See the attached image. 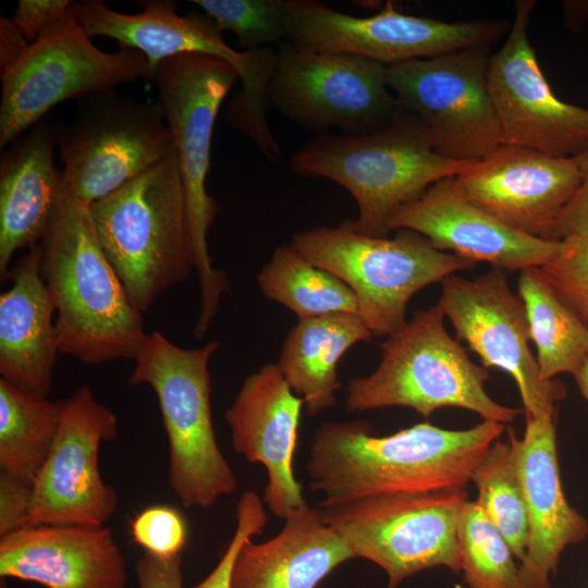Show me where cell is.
<instances>
[{"label": "cell", "instance_id": "6da1fadb", "mask_svg": "<svg viewBox=\"0 0 588 588\" xmlns=\"http://www.w3.org/2000/svg\"><path fill=\"white\" fill-rule=\"evenodd\" d=\"M505 425L450 430L428 421L375 436L366 420L327 421L315 431L306 471L318 506L369 497L464 489Z\"/></svg>", "mask_w": 588, "mask_h": 588}, {"label": "cell", "instance_id": "7a4b0ae2", "mask_svg": "<svg viewBox=\"0 0 588 588\" xmlns=\"http://www.w3.org/2000/svg\"><path fill=\"white\" fill-rule=\"evenodd\" d=\"M40 244L60 353L87 365L135 359L148 334L99 243L89 205L59 189Z\"/></svg>", "mask_w": 588, "mask_h": 588}, {"label": "cell", "instance_id": "3957f363", "mask_svg": "<svg viewBox=\"0 0 588 588\" xmlns=\"http://www.w3.org/2000/svg\"><path fill=\"white\" fill-rule=\"evenodd\" d=\"M473 162L436 152L420 121L401 108L388 125L372 133L318 134L292 155L289 166L301 176L331 180L352 195L358 206L357 219L345 220L352 230L388 237L389 220L397 209Z\"/></svg>", "mask_w": 588, "mask_h": 588}, {"label": "cell", "instance_id": "277c9868", "mask_svg": "<svg viewBox=\"0 0 588 588\" xmlns=\"http://www.w3.org/2000/svg\"><path fill=\"white\" fill-rule=\"evenodd\" d=\"M99 243L140 313L195 270L174 145L157 164L89 205Z\"/></svg>", "mask_w": 588, "mask_h": 588}, {"label": "cell", "instance_id": "5b68a950", "mask_svg": "<svg viewBox=\"0 0 588 588\" xmlns=\"http://www.w3.org/2000/svg\"><path fill=\"white\" fill-rule=\"evenodd\" d=\"M444 314L434 305L417 309L381 343L376 370L347 383L346 409L391 406L428 417L444 407L464 408L483 420L512 422L523 411L499 404L486 391L488 368L476 365L449 334Z\"/></svg>", "mask_w": 588, "mask_h": 588}, {"label": "cell", "instance_id": "8992f818", "mask_svg": "<svg viewBox=\"0 0 588 588\" xmlns=\"http://www.w3.org/2000/svg\"><path fill=\"white\" fill-rule=\"evenodd\" d=\"M238 78L229 62L208 54L182 53L159 61L148 81L157 87V102L174 145L182 177L194 249L201 307L194 332L204 336L230 284L212 267L207 234L219 206L206 191L210 147L219 109Z\"/></svg>", "mask_w": 588, "mask_h": 588}, {"label": "cell", "instance_id": "52a82bcc", "mask_svg": "<svg viewBox=\"0 0 588 588\" xmlns=\"http://www.w3.org/2000/svg\"><path fill=\"white\" fill-rule=\"evenodd\" d=\"M218 341L183 348L159 331L148 334L128 378L157 395L169 446V485L184 507L208 509L237 488L211 414L209 360Z\"/></svg>", "mask_w": 588, "mask_h": 588}, {"label": "cell", "instance_id": "ba28073f", "mask_svg": "<svg viewBox=\"0 0 588 588\" xmlns=\"http://www.w3.org/2000/svg\"><path fill=\"white\" fill-rule=\"evenodd\" d=\"M393 237L319 225L295 233L291 245L316 266L345 282L372 336H388L405 322L406 307L421 289L476 262L433 247L424 235L399 229Z\"/></svg>", "mask_w": 588, "mask_h": 588}, {"label": "cell", "instance_id": "9c48e42d", "mask_svg": "<svg viewBox=\"0 0 588 588\" xmlns=\"http://www.w3.org/2000/svg\"><path fill=\"white\" fill-rule=\"evenodd\" d=\"M143 11L125 14L110 9L101 0H81L71 11L86 34L93 38L114 39L120 48L140 51L150 69L159 61L182 53H201L232 64L242 81V89L229 103L225 118L230 125L256 145L269 143L273 134L267 112L269 86L275 61L272 47L237 51L223 39V32L207 14L176 13L177 2L148 0L138 2Z\"/></svg>", "mask_w": 588, "mask_h": 588}, {"label": "cell", "instance_id": "30bf717a", "mask_svg": "<svg viewBox=\"0 0 588 588\" xmlns=\"http://www.w3.org/2000/svg\"><path fill=\"white\" fill-rule=\"evenodd\" d=\"M0 77L3 149L62 101L148 81L149 65L135 49L120 48L113 53L98 49L70 8Z\"/></svg>", "mask_w": 588, "mask_h": 588}, {"label": "cell", "instance_id": "8fae6325", "mask_svg": "<svg viewBox=\"0 0 588 588\" xmlns=\"http://www.w3.org/2000/svg\"><path fill=\"white\" fill-rule=\"evenodd\" d=\"M464 489L369 497L353 502L315 505L323 520L356 558L373 562L388 575V587L431 567L461 572L456 542Z\"/></svg>", "mask_w": 588, "mask_h": 588}, {"label": "cell", "instance_id": "7c38bea8", "mask_svg": "<svg viewBox=\"0 0 588 588\" xmlns=\"http://www.w3.org/2000/svg\"><path fill=\"white\" fill-rule=\"evenodd\" d=\"M73 121L58 132L63 169L59 189L90 205L161 161L173 148L158 102L114 89L78 99Z\"/></svg>", "mask_w": 588, "mask_h": 588}, {"label": "cell", "instance_id": "4fadbf2b", "mask_svg": "<svg viewBox=\"0 0 588 588\" xmlns=\"http://www.w3.org/2000/svg\"><path fill=\"white\" fill-rule=\"evenodd\" d=\"M271 106L299 126L363 135L388 125L401 110L385 65L354 54L282 42L269 86Z\"/></svg>", "mask_w": 588, "mask_h": 588}, {"label": "cell", "instance_id": "5bb4252c", "mask_svg": "<svg viewBox=\"0 0 588 588\" xmlns=\"http://www.w3.org/2000/svg\"><path fill=\"white\" fill-rule=\"evenodd\" d=\"M489 59V47H478L385 66L397 105L420 121L444 158L475 161L501 145L487 86Z\"/></svg>", "mask_w": 588, "mask_h": 588}, {"label": "cell", "instance_id": "9a60e30c", "mask_svg": "<svg viewBox=\"0 0 588 588\" xmlns=\"http://www.w3.org/2000/svg\"><path fill=\"white\" fill-rule=\"evenodd\" d=\"M506 28L502 20L445 22L405 14L391 2L371 16L357 17L316 0H285L284 41L385 66L490 47Z\"/></svg>", "mask_w": 588, "mask_h": 588}, {"label": "cell", "instance_id": "2e32d148", "mask_svg": "<svg viewBox=\"0 0 588 588\" xmlns=\"http://www.w3.org/2000/svg\"><path fill=\"white\" fill-rule=\"evenodd\" d=\"M438 305L456 340L476 353L483 367L499 368L515 381L525 418L555 417L564 384L541 376L529 342L525 306L510 289L504 270L491 267L474 279L451 274L441 282Z\"/></svg>", "mask_w": 588, "mask_h": 588}, {"label": "cell", "instance_id": "e0dca14e", "mask_svg": "<svg viewBox=\"0 0 588 588\" xmlns=\"http://www.w3.org/2000/svg\"><path fill=\"white\" fill-rule=\"evenodd\" d=\"M536 1H515L504 45L490 57L487 86L501 144L559 158L588 150V109L559 99L546 79L528 39Z\"/></svg>", "mask_w": 588, "mask_h": 588}, {"label": "cell", "instance_id": "ac0fdd59", "mask_svg": "<svg viewBox=\"0 0 588 588\" xmlns=\"http://www.w3.org/2000/svg\"><path fill=\"white\" fill-rule=\"evenodd\" d=\"M119 433V419L85 384L63 400L51 451L33 487L27 526H103L118 507V493L99 470V448ZM26 526V527H27Z\"/></svg>", "mask_w": 588, "mask_h": 588}, {"label": "cell", "instance_id": "d6986e66", "mask_svg": "<svg viewBox=\"0 0 588 588\" xmlns=\"http://www.w3.org/2000/svg\"><path fill=\"white\" fill-rule=\"evenodd\" d=\"M463 194L506 226L549 240L581 182L576 157L501 144L455 176Z\"/></svg>", "mask_w": 588, "mask_h": 588}, {"label": "cell", "instance_id": "ffe728a7", "mask_svg": "<svg viewBox=\"0 0 588 588\" xmlns=\"http://www.w3.org/2000/svg\"><path fill=\"white\" fill-rule=\"evenodd\" d=\"M389 229L417 232L441 252L476 264L488 262L504 271L541 267L563 245L562 241L528 236L506 226L471 203L455 176L433 183L397 209L389 220Z\"/></svg>", "mask_w": 588, "mask_h": 588}, {"label": "cell", "instance_id": "44dd1931", "mask_svg": "<svg viewBox=\"0 0 588 588\" xmlns=\"http://www.w3.org/2000/svg\"><path fill=\"white\" fill-rule=\"evenodd\" d=\"M304 405L278 365L267 364L244 380L225 413L235 453L266 468L264 502L283 519L308 505L293 466Z\"/></svg>", "mask_w": 588, "mask_h": 588}, {"label": "cell", "instance_id": "7402d4cb", "mask_svg": "<svg viewBox=\"0 0 588 588\" xmlns=\"http://www.w3.org/2000/svg\"><path fill=\"white\" fill-rule=\"evenodd\" d=\"M522 439L510 429L528 517L522 588H550L562 552L588 536V520L567 502L561 482L554 417L525 418Z\"/></svg>", "mask_w": 588, "mask_h": 588}, {"label": "cell", "instance_id": "603a6c76", "mask_svg": "<svg viewBox=\"0 0 588 588\" xmlns=\"http://www.w3.org/2000/svg\"><path fill=\"white\" fill-rule=\"evenodd\" d=\"M0 578L46 588H125L126 561L105 526H27L0 538Z\"/></svg>", "mask_w": 588, "mask_h": 588}, {"label": "cell", "instance_id": "cb8c5ba5", "mask_svg": "<svg viewBox=\"0 0 588 588\" xmlns=\"http://www.w3.org/2000/svg\"><path fill=\"white\" fill-rule=\"evenodd\" d=\"M37 244L10 268L0 295V373L16 387L48 396L59 351L53 298L41 277Z\"/></svg>", "mask_w": 588, "mask_h": 588}, {"label": "cell", "instance_id": "d4e9b609", "mask_svg": "<svg viewBox=\"0 0 588 588\" xmlns=\"http://www.w3.org/2000/svg\"><path fill=\"white\" fill-rule=\"evenodd\" d=\"M59 128L48 120L33 125L2 152L0 160V278L12 256L39 244L59 193L60 171L53 166Z\"/></svg>", "mask_w": 588, "mask_h": 588}, {"label": "cell", "instance_id": "484cf974", "mask_svg": "<svg viewBox=\"0 0 588 588\" xmlns=\"http://www.w3.org/2000/svg\"><path fill=\"white\" fill-rule=\"evenodd\" d=\"M284 520L273 538L243 546L230 588H316L335 567L356 558L316 506L298 509Z\"/></svg>", "mask_w": 588, "mask_h": 588}, {"label": "cell", "instance_id": "4316f807", "mask_svg": "<svg viewBox=\"0 0 588 588\" xmlns=\"http://www.w3.org/2000/svg\"><path fill=\"white\" fill-rule=\"evenodd\" d=\"M371 332L358 314L339 313L298 320L289 331L277 363L291 389L315 416L332 408L341 385L340 358Z\"/></svg>", "mask_w": 588, "mask_h": 588}, {"label": "cell", "instance_id": "83f0119b", "mask_svg": "<svg viewBox=\"0 0 588 588\" xmlns=\"http://www.w3.org/2000/svg\"><path fill=\"white\" fill-rule=\"evenodd\" d=\"M517 291L542 378L573 375L588 357V326L558 295L540 267L519 271Z\"/></svg>", "mask_w": 588, "mask_h": 588}, {"label": "cell", "instance_id": "f1b7e54d", "mask_svg": "<svg viewBox=\"0 0 588 588\" xmlns=\"http://www.w3.org/2000/svg\"><path fill=\"white\" fill-rule=\"evenodd\" d=\"M63 401L0 378V471L34 485L57 436Z\"/></svg>", "mask_w": 588, "mask_h": 588}, {"label": "cell", "instance_id": "f546056e", "mask_svg": "<svg viewBox=\"0 0 588 588\" xmlns=\"http://www.w3.org/2000/svg\"><path fill=\"white\" fill-rule=\"evenodd\" d=\"M257 282L262 294L298 320L348 313L358 314V301L340 278L304 257L294 246H278L261 268Z\"/></svg>", "mask_w": 588, "mask_h": 588}, {"label": "cell", "instance_id": "4dcf8cb0", "mask_svg": "<svg viewBox=\"0 0 588 588\" xmlns=\"http://www.w3.org/2000/svg\"><path fill=\"white\" fill-rule=\"evenodd\" d=\"M476 503L520 562L528 544V517L514 445L498 439L474 468Z\"/></svg>", "mask_w": 588, "mask_h": 588}, {"label": "cell", "instance_id": "1f68e13d", "mask_svg": "<svg viewBox=\"0 0 588 588\" xmlns=\"http://www.w3.org/2000/svg\"><path fill=\"white\" fill-rule=\"evenodd\" d=\"M456 542L461 572L469 588H522L514 554L475 501L460 512Z\"/></svg>", "mask_w": 588, "mask_h": 588}, {"label": "cell", "instance_id": "d6a6232c", "mask_svg": "<svg viewBox=\"0 0 588 588\" xmlns=\"http://www.w3.org/2000/svg\"><path fill=\"white\" fill-rule=\"evenodd\" d=\"M244 51L284 42L285 0H193Z\"/></svg>", "mask_w": 588, "mask_h": 588}, {"label": "cell", "instance_id": "836d02e7", "mask_svg": "<svg viewBox=\"0 0 588 588\" xmlns=\"http://www.w3.org/2000/svg\"><path fill=\"white\" fill-rule=\"evenodd\" d=\"M562 242L561 250L540 269L558 295L588 326V236Z\"/></svg>", "mask_w": 588, "mask_h": 588}, {"label": "cell", "instance_id": "e575fe53", "mask_svg": "<svg viewBox=\"0 0 588 588\" xmlns=\"http://www.w3.org/2000/svg\"><path fill=\"white\" fill-rule=\"evenodd\" d=\"M131 535L146 553L170 559L181 554L188 539V527L175 507L156 504L135 516L131 523Z\"/></svg>", "mask_w": 588, "mask_h": 588}, {"label": "cell", "instance_id": "d590c367", "mask_svg": "<svg viewBox=\"0 0 588 588\" xmlns=\"http://www.w3.org/2000/svg\"><path fill=\"white\" fill-rule=\"evenodd\" d=\"M235 518L234 534L216 567L193 588H230L233 566L241 549L252 537L262 534L268 519L261 499L252 493L240 497Z\"/></svg>", "mask_w": 588, "mask_h": 588}, {"label": "cell", "instance_id": "8d00e7d4", "mask_svg": "<svg viewBox=\"0 0 588 588\" xmlns=\"http://www.w3.org/2000/svg\"><path fill=\"white\" fill-rule=\"evenodd\" d=\"M34 487L0 471V538L27 526Z\"/></svg>", "mask_w": 588, "mask_h": 588}, {"label": "cell", "instance_id": "74e56055", "mask_svg": "<svg viewBox=\"0 0 588 588\" xmlns=\"http://www.w3.org/2000/svg\"><path fill=\"white\" fill-rule=\"evenodd\" d=\"M576 158L580 168L581 182L555 221L550 233V241L588 236V150Z\"/></svg>", "mask_w": 588, "mask_h": 588}, {"label": "cell", "instance_id": "f35d334b", "mask_svg": "<svg viewBox=\"0 0 588 588\" xmlns=\"http://www.w3.org/2000/svg\"><path fill=\"white\" fill-rule=\"evenodd\" d=\"M69 0H20L11 17L25 39L33 44L38 36L71 8Z\"/></svg>", "mask_w": 588, "mask_h": 588}, {"label": "cell", "instance_id": "ab89813d", "mask_svg": "<svg viewBox=\"0 0 588 588\" xmlns=\"http://www.w3.org/2000/svg\"><path fill=\"white\" fill-rule=\"evenodd\" d=\"M135 573L139 588H184L181 554L162 559L145 552Z\"/></svg>", "mask_w": 588, "mask_h": 588}, {"label": "cell", "instance_id": "60d3db41", "mask_svg": "<svg viewBox=\"0 0 588 588\" xmlns=\"http://www.w3.org/2000/svg\"><path fill=\"white\" fill-rule=\"evenodd\" d=\"M29 42L10 17H0V74L12 68L25 53Z\"/></svg>", "mask_w": 588, "mask_h": 588}, {"label": "cell", "instance_id": "b9f144b4", "mask_svg": "<svg viewBox=\"0 0 588 588\" xmlns=\"http://www.w3.org/2000/svg\"><path fill=\"white\" fill-rule=\"evenodd\" d=\"M575 381L585 400L588 402V357L584 359L581 365L573 373Z\"/></svg>", "mask_w": 588, "mask_h": 588}, {"label": "cell", "instance_id": "7bdbcfd3", "mask_svg": "<svg viewBox=\"0 0 588 588\" xmlns=\"http://www.w3.org/2000/svg\"><path fill=\"white\" fill-rule=\"evenodd\" d=\"M0 588H10L7 583V578H0Z\"/></svg>", "mask_w": 588, "mask_h": 588}]
</instances>
